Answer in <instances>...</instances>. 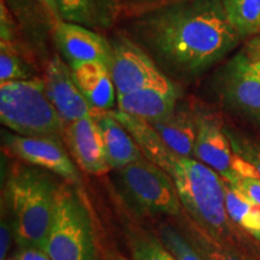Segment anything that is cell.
<instances>
[{
    "mask_svg": "<svg viewBox=\"0 0 260 260\" xmlns=\"http://www.w3.org/2000/svg\"><path fill=\"white\" fill-rule=\"evenodd\" d=\"M126 21L123 31L176 83L198 79L242 39L222 0H183Z\"/></svg>",
    "mask_w": 260,
    "mask_h": 260,
    "instance_id": "6da1fadb",
    "label": "cell"
},
{
    "mask_svg": "<svg viewBox=\"0 0 260 260\" xmlns=\"http://www.w3.org/2000/svg\"><path fill=\"white\" fill-rule=\"evenodd\" d=\"M59 184L44 169L18 162L12 165L3 195L10 207L18 246L46 249Z\"/></svg>",
    "mask_w": 260,
    "mask_h": 260,
    "instance_id": "7a4b0ae2",
    "label": "cell"
},
{
    "mask_svg": "<svg viewBox=\"0 0 260 260\" xmlns=\"http://www.w3.org/2000/svg\"><path fill=\"white\" fill-rule=\"evenodd\" d=\"M167 174L172 178L182 207L203 232L218 240L229 230L224 180L213 169L191 157L176 154Z\"/></svg>",
    "mask_w": 260,
    "mask_h": 260,
    "instance_id": "3957f363",
    "label": "cell"
},
{
    "mask_svg": "<svg viewBox=\"0 0 260 260\" xmlns=\"http://www.w3.org/2000/svg\"><path fill=\"white\" fill-rule=\"evenodd\" d=\"M45 251L51 260H103L88 206L79 187L69 182L58 188Z\"/></svg>",
    "mask_w": 260,
    "mask_h": 260,
    "instance_id": "277c9868",
    "label": "cell"
},
{
    "mask_svg": "<svg viewBox=\"0 0 260 260\" xmlns=\"http://www.w3.org/2000/svg\"><path fill=\"white\" fill-rule=\"evenodd\" d=\"M0 121L18 135L63 138L65 123L40 77L0 83Z\"/></svg>",
    "mask_w": 260,
    "mask_h": 260,
    "instance_id": "5b68a950",
    "label": "cell"
},
{
    "mask_svg": "<svg viewBox=\"0 0 260 260\" xmlns=\"http://www.w3.org/2000/svg\"><path fill=\"white\" fill-rule=\"evenodd\" d=\"M122 191L134 207L149 214L178 216L182 204L172 178L142 157L117 170Z\"/></svg>",
    "mask_w": 260,
    "mask_h": 260,
    "instance_id": "8992f818",
    "label": "cell"
},
{
    "mask_svg": "<svg viewBox=\"0 0 260 260\" xmlns=\"http://www.w3.org/2000/svg\"><path fill=\"white\" fill-rule=\"evenodd\" d=\"M217 76V89L226 109L260 126V63L241 51Z\"/></svg>",
    "mask_w": 260,
    "mask_h": 260,
    "instance_id": "52a82bcc",
    "label": "cell"
},
{
    "mask_svg": "<svg viewBox=\"0 0 260 260\" xmlns=\"http://www.w3.org/2000/svg\"><path fill=\"white\" fill-rule=\"evenodd\" d=\"M111 57L109 69L117 95L158 86L168 79L146 52L124 31L117 32L110 41Z\"/></svg>",
    "mask_w": 260,
    "mask_h": 260,
    "instance_id": "ba28073f",
    "label": "cell"
},
{
    "mask_svg": "<svg viewBox=\"0 0 260 260\" xmlns=\"http://www.w3.org/2000/svg\"><path fill=\"white\" fill-rule=\"evenodd\" d=\"M3 147L32 167L50 171L60 176L65 182L80 187V171L63 145L59 136H23L12 133L2 135Z\"/></svg>",
    "mask_w": 260,
    "mask_h": 260,
    "instance_id": "9c48e42d",
    "label": "cell"
},
{
    "mask_svg": "<svg viewBox=\"0 0 260 260\" xmlns=\"http://www.w3.org/2000/svg\"><path fill=\"white\" fill-rule=\"evenodd\" d=\"M198 136L194 157L213 169L229 183L237 180L235 162L237 154L233 151L232 142L222 122L210 113H198Z\"/></svg>",
    "mask_w": 260,
    "mask_h": 260,
    "instance_id": "30bf717a",
    "label": "cell"
},
{
    "mask_svg": "<svg viewBox=\"0 0 260 260\" xmlns=\"http://www.w3.org/2000/svg\"><path fill=\"white\" fill-rule=\"evenodd\" d=\"M53 39L70 68L87 61L110 63V41L93 29L58 19L53 23Z\"/></svg>",
    "mask_w": 260,
    "mask_h": 260,
    "instance_id": "8fae6325",
    "label": "cell"
},
{
    "mask_svg": "<svg viewBox=\"0 0 260 260\" xmlns=\"http://www.w3.org/2000/svg\"><path fill=\"white\" fill-rule=\"evenodd\" d=\"M63 141L74 161L84 172L104 175L111 170L106 159L102 132L93 116L65 123Z\"/></svg>",
    "mask_w": 260,
    "mask_h": 260,
    "instance_id": "7c38bea8",
    "label": "cell"
},
{
    "mask_svg": "<svg viewBox=\"0 0 260 260\" xmlns=\"http://www.w3.org/2000/svg\"><path fill=\"white\" fill-rule=\"evenodd\" d=\"M44 82L48 99L64 123L93 116V109L75 82L73 70L59 56L47 64Z\"/></svg>",
    "mask_w": 260,
    "mask_h": 260,
    "instance_id": "4fadbf2b",
    "label": "cell"
},
{
    "mask_svg": "<svg viewBox=\"0 0 260 260\" xmlns=\"http://www.w3.org/2000/svg\"><path fill=\"white\" fill-rule=\"evenodd\" d=\"M180 94L178 83L169 80L158 86L117 95V105L123 112L153 123L167 118L176 110Z\"/></svg>",
    "mask_w": 260,
    "mask_h": 260,
    "instance_id": "5bb4252c",
    "label": "cell"
},
{
    "mask_svg": "<svg viewBox=\"0 0 260 260\" xmlns=\"http://www.w3.org/2000/svg\"><path fill=\"white\" fill-rule=\"evenodd\" d=\"M71 70L75 82L94 113L113 110L117 103V92L109 65L104 61H87L71 68Z\"/></svg>",
    "mask_w": 260,
    "mask_h": 260,
    "instance_id": "9a60e30c",
    "label": "cell"
},
{
    "mask_svg": "<svg viewBox=\"0 0 260 260\" xmlns=\"http://www.w3.org/2000/svg\"><path fill=\"white\" fill-rule=\"evenodd\" d=\"M93 117L102 132L106 159L110 168L117 171L144 157L133 136L111 115V112H96Z\"/></svg>",
    "mask_w": 260,
    "mask_h": 260,
    "instance_id": "2e32d148",
    "label": "cell"
},
{
    "mask_svg": "<svg viewBox=\"0 0 260 260\" xmlns=\"http://www.w3.org/2000/svg\"><path fill=\"white\" fill-rule=\"evenodd\" d=\"M149 124L157 130L171 151L182 157H194L198 136L197 112L191 111L188 106L177 105L176 110L167 118Z\"/></svg>",
    "mask_w": 260,
    "mask_h": 260,
    "instance_id": "e0dca14e",
    "label": "cell"
},
{
    "mask_svg": "<svg viewBox=\"0 0 260 260\" xmlns=\"http://www.w3.org/2000/svg\"><path fill=\"white\" fill-rule=\"evenodd\" d=\"M225 209L229 218L260 240V205L224 180Z\"/></svg>",
    "mask_w": 260,
    "mask_h": 260,
    "instance_id": "ac0fdd59",
    "label": "cell"
},
{
    "mask_svg": "<svg viewBox=\"0 0 260 260\" xmlns=\"http://www.w3.org/2000/svg\"><path fill=\"white\" fill-rule=\"evenodd\" d=\"M222 3L242 39L260 34V0H222Z\"/></svg>",
    "mask_w": 260,
    "mask_h": 260,
    "instance_id": "d6986e66",
    "label": "cell"
},
{
    "mask_svg": "<svg viewBox=\"0 0 260 260\" xmlns=\"http://www.w3.org/2000/svg\"><path fill=\"white\" fill-rule=\"evenodd\" d=\"M59 18L93 30L106 29L95 0H54Z\"/></svg>",
    "mask_w": 260,
    "mask_h": 260,
    "instance_id": "ffe728a7",
    "label": "cell"
},
{
    "mask_svg": "<svg viewBox=\"0 0 260 260\" xmlns=\"http://www.w3.org/2000/svg\"><path fill=\"white\" fill-rule=\"evenodd\" d=\"M0 83L35 79V70L23 57L17 44L0 42Z\"/></svg>",
    "mask_w": 260,
    "mask_h": 260,
    "instance_id": "44dd1931",
    "label": "cell"
},
{
    "mask_svg": "<svg viewBox=\"0 0 260 260\" xmlns=\"http://www.w3.org/2000/svg\"><path fill=\"white\" fill-rule=\"evenodd\" d=\"M129 245L134 260H176L160 239L148 233H132Z\"/></svg>",
    "mask_w": 260,
    "mask_h": 260,
    "instance_id": "7402d4cb",
    "label": "cell"
},
{
    "mask_svg": "<svg viewBox=\"0 0 260 260\" xmlns=\"http://www.w3.org/2000/svg\"><path fill=\"white\" fill-rule=\"evenodd\" d=\"M160 240L176 260H205L193 243L174 226H161Z\"/></svg>",
    "mask_w": 260,
    "mask_h": 260,
    "instance_id": "603a6c76",
    "label": "cell"
},
{
    "mask_svg": "<svg viewBox=\"0 0 260 260\" xmlns=\"http://www.w3.org/2000/svg\"><path fill=\"white\" fill-rule=\"evenodd\" d=\"M190 242L193 243L205 260H251L240 253L224 248L217 242V240L206 235L203 230L198 232L193 229Z\"/></svg>",
    "mask_w": 260,
    "mask_h": 260,
    "instance_id": "cb8c5ba5",
    "label": "cell"
},
{
    "mask_svg": "<svg viewBox=\"0 0 260 260\" xmlns=\"http://www.w3.org/2000/svg\"><path fill=\"white\" fill-rule=\"evenodd\" d=\"M226 130V134L229 136L230 142H232L233 151L245 159L247 162L252 165L253 168L258 171L260 175V144L253 141L251 139H247L241 134H237L232 130Z\"/></svg>",
    "mask_w": 260,
    "mask_h": 260,
    "instance_id": "d4e9b609",
    "label": "cell"
},
{
    "mask_svg": "<svg viewBox=\"0 0 260 260\" xmlns=\"http://www.w3.org/2000/svg\"><path fill=\"white\" fill-rule=\"evenodd\" d=\"M178 2H183V0H122L119 18L129 19Z\"/></svg>",
    "mask_w": 260,
    "mask_h": 260,
    "instance_id": "484cf974",
    "label": "cell"
},
{
    "mask_svg": "<svg viewBox=\"0 0 260 260\" xmlns=\"http://www.w3.org/2000/svg\"><path fill=\"white\" fill-rule=\"evenodd\" d=\"M0 206H2V213H0V260H6L12 239H15V233L11 212H10V207L4 195H2V205Z\"/></svg>",
    "mask_w": 260,
    "mask_h": 260,
    "instance_id": "4316f807",
    "label": "cell"
},
{
    "mask_svg": "<svg viewBox=\"0 0 260 260\" xmlns=\"http://www.w3.org/2000/svg\"><path fill=\"white\" fill-rule=\"evenodd\" d=\"M95 2L100 12H102L106 27L110 28L115 23V21L119 19L122 0H95Z\"/></svg>",
    "mask_w": 260,
    "mask_h": 260,
    "instance_id": "83f0119b",
    "label": "cell"
},
{
    "mask_svg": "<svg viewBox=\"0 0 260 260\" xmlns=\"http://www.w3.org/2000/svg\"><path fill=\"white\" fill-rule=\"evenodd\" d=\"M230 184L260 205V177H241Z\"/></svg>",
    "mask_w": 260,
    "mask_h": 260,
    "instance_id": "f1b7e54d",
    "label": "cell"
},
{
    "mask_svg": "<svg viewBox=\"0 0 260 260\" xmlns=\"http://www.w3.org/2000/svg\"><path fill=\"white\" fill-rule=\"evenodd\" d=\"M12 260H51V258L38 247L18 246V251Z\"/></svg>",
    "mask_w": 260,
    "mask_h": 260,
    "instance_id": "f546056e",
    "label": "cell"
},
{
    "mask_svg": "<svg viewBox=\"0 0 260 260\" xmlns=\"http://www.w3.org/2000/svg\"><path fill=\"white\" fill-rule=\"evenodd\" d=\"M243 51L253 61L260 63V34L253 37L251 40L247 42L246 48Z\"/></svg>",
    "mask_w": 260,
    "mask_h": 260,
    "instance_id": "4dcf8cb0",
    "label": "cell"
},
{
    "mask_svg": "<svg viewBox=\"0 0 260 260\" xmlns=\"http://www.w3.org/2000/svg\"><path fill=\"white\" fill-rule=\"evenodd\" d=\"M38 2L40 3L42 8L46 10V11L48 12V15L53 18V23L56 21H58V19H60L59 15H58L56 2H54V0H38Z\"/></svg>",
    "mask_w": 260,
    "mask_h": 260,
    "instance_id": "1f68e13d",
    "label": "cell"
},
{
    "mask_svg": "<svg viewBox=\"0 0 260 260\" xmlns=\"http://www.w3.org/2000/svg\"><path fill=\"white\" fill-rule=\"evenodd\" d=\"M117 260H124V259H117Z\"/></svg>",
    "mask_w": 260,
    "mask_h": 260,
    "instance_id": "d6a6232c",
    "label": "cell"
},
{
    "mask_svg": "<svg viewBox=\"0 0 260 260\" xmlns=\"http://www.w3.org/2000/svg\"><path fill=\"white\" fill-rule=\"evenodd\" d=\"M11 260H12V259H11Z\"/></svg>",
    "mask_w": 260,
    "mask_h": 260,
    "instance_id": "836d02e7",
    "label": "cell"
}]
</instances>
